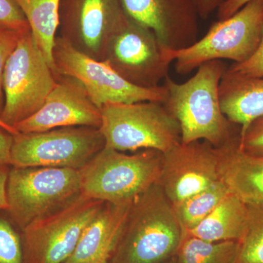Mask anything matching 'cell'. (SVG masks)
Returning a JSON list of instances; mask_svg holds the SVG:
<instances>
[{"mask_svg": "<svg viewBox=\"0 0 263 263\" xmlns=\"http://www.w3.org/2000/svg\"><path fill=\"white\" fill-rule=\"evenodd\" d=\"M227 70L222 60L205 62L186 82L176 83L170 76L164 80L167 95L164 105L179 123L181 143L206 141L221 147L236 133L233 123L223 114L219 84Z\"/></svg>", "mask_w": 263, "mask_h": 263, "instance_id": "cell-1", "label": "cell"}, {"mask_svg": "<svg viewBox=\"0 0 263 263\" xmlns=\"http://www.w3.org/2000/svg\"><path fill=\"white\" fill-rule=\"evenodd\" d=\"M183 230L159 183L132 202L110 263H164L176 257Z\"/></svg>", "mask_w": 263, "mask_h": 263, "instance_id": "cell-2", "label": "cell"}, {"mask_svg": "<svg viewBox=\"0 0 263 263\" xmlns=\"http://www.w3.org/2000/svg\"><path fill=\"white\" fill-rule=\"evenodd\" d=\"M162 165L159 151L128 155L105 146L80 170L81 193L103 202L131 203L158 183Z\"/></svg>", "mask_w": 263, "mask_h": 263, "instance_id": "cell-3", "label": "cell"}, {"mask_svg": "<svg viewBox=\"0 0 263 263\" xmlns=\"http://www.w3.org/2000/svg\"><path fill=\"white\" fill-rule=\"evenodd\" d=\"M263 29V0H252L229 18L215 22L187 48L167 49L177 73L184 76L212 60L240 63L258 47Z\"/></svg>", "mask_w": 263, "mask_h": 263, "instance_id": "cell-4", "label": "cell"}, {"mask_svg": "<svg viewBox=\"0 0 263 263\" xmlns=\"http://www.w3.org/2000/svg\"><path fill=\"white\" fill-rule=\"evenodd\" d=\"M101 110L99 129L108 148L123 152L154 149L164 153L181 142L179 123L163 103H111Z\"/></svg>", "mask_w": 263, "mask_h": 263, "instance_id": "cell-5", "label": "cell"}, {"mask_svg": "<svg viewBox=\"0 0 263 263\" xmlns=\"http://www.w3.org/2000/svg\"><path fill=\"white\" fill-rule=\"evenodd\" d=\"M81 193L80 170L10 166L7 183L8 212L22 230Z\"/></svg>", "mask_w": 263, "mask_h": 263, "instance_id": "cell-6", "label": "cell"}, {"mask_svg": "<svg viewBox=\"0 0 263 263\" xmlns=\"http://www.w3.org/2000/svg\"><path fill=\"white\" fill-rule=\"evenodd\" d=\"M57 76L79 81L89 98L102 109L111 103L155 101L164 103L167 90L164 85L143 88L126 80L106 60L86 54L64 37H57L53 48Z\"/></svg>", "mask_w": 263, "mask_h": 263, "instance_id": "cell-7", "label": "cell"}, {"mask_svg": "<svg viewBox=\"0 0 263 263\" xmlns=\"http://www.w3.org/2000/svg\"><path fill=\"white\" fill-rule=\"evenodd\" d=\"M57 83V76L32 32L25 33L5 67V104L0 119L14 129L15 124L39 110Z\"/></svg>", "mask_w": 263, "mask_h": 263, "instance_id": "cell-8", "label": "cell"}, {"mask_svg": "<svg viewBox=\"0 0 263 263\" xmlns=\"http://www.w3.org/2000/svg\"><path fill=\"white\" fill-rule=\"evenodd\" d=\"M155 33L123 13L107 40L103 60L133 84L156 88L173 63Z\"/></svg>", "mask_w": 263, "mask_h": 263, "instance_id": "cell-9", "label": "cell"}, {"mask_svg": "<svg viewBox=\"0 0 263 263\" xmlns=\"http://www.w3.org/2000/svg\"><path fill=\"white\" fill-rule=\"evenodd\" d=\"M105 202L81 193L22 230L24 263H65Z\"/></svg>", "mask_w": 263, "mask_h": 263, "instance_id": "cell-10", "label": "cell"}, {"mask_svg": "<svg viewBox=\"0 0 263 263\" xmlns=\"http://www.w3.org/2000/svg\"><path fill=\"white\" fill-rule=\"evenodd\" d=\"M105 146L100 129L57 128L41 133L13 136L12 167L82 169Z\"/></svg>", "mask_w": 263, "mask_h": 263, "instance_id": "cell-11", "label": "cell"}, {"mask_svg": "<svg viewBox=\"0 0 263 263\" xmlns=\"http://www.w3.org/2000/svg\"><path fill=\"white\" fill-rule=\"evenodd\" d=\"M219 180L218 148L206 141L181 142L162 153L158 183L172 205Z\"/></svg>", "mask_w": 263, "mask_h": 263, "instance_id": "cell-12", "label": "cell"}, {"mask_svg": "<svg viewBox=\"0 0 263 263\" xmlns=\"http://www.w3.org/2000/svg\"><path fill=\"white\" fill-rule=\"evenodd\" d=\"M102 110L89 98L82 85L70 77L60 76L55 87L39 110L18 123V133H41L69 127L100 128Z\"/></svg>", "mask_w": 263, "mask_h": 263, "instance_id": "cell-13", "label": "cell"}, {"mask_svg": "<svg viewBox=\"0 0 263 263\" xmlns=\"http://www.w3.org/2000/svg\"><path fill=\"white\" fill-rule=\"evenodd\" d=\"M129 18L155 33L171 50L192 46L197 41L198 12L194 0H119Z\"/></svg>", "mask_w": 263, "mask_h": 263, "instance_id": "cell-14", "label": "cell"}, {"mask_svg": "<svg viewBox=\"0 0 263 263\" xmlns=\"http://www.w3.org/2000/svg\"><path fill=\"white\" fill-rule=\"evenodd\" d=\"M124 13L119 0H62L60 24L65 35L81 39L86 54L103 60L107 40Z\"/></svg>", "mask_w": 263, "mask_h": 263, "instance_id": "cell-15", "label": "cell"}, {"mask_svg": "<svg viewBox=\"0 0 263 263\" xmlns=\"http://www.w3.org/2000/svg\"><path fill=\"white\" fill-rule=\"evenodd\" d=\"M131 204L105 202L85 228L73 253L65 263H110Z\"/></svg>", "mask_w": 263, "mask_h": 263, "instance_id": "cell-16", "label": "cell"}, {"mask_svg": "<svg viewBox=\"0 0 263 263\" xmlns=\"http://www.w3.org/2000/svg\"><path fill=\"white\" fill-rule=\"evenodd\" d=\"M239 137L218 147L220 180L249 206L263 208V157L240 149Z\"/></svg>", "mask_w": 263, "mask_h": 263, "instance_id": "cell-17", "label": "cell"}, {"mask_svg": "<svg viewBox=\"0 0 263 263\" xmlns=\"http://www.w3.org/2000/svg\"><path fill=\"white\" fill-rule=\"evenodd\" d=\"M221 110L240 134L263 116V77L248 78L224 72L219 84Z\"/></svg>", "mask_w": 263, "mask_h": 263, "instance_id": "cell-18", "label": "cell"}, {"mask_svg": "<svg viewBox=\"0 0 263 263\" xmlns=\"http://www.w3.org/2000/svg\"><path fill=\"white\" fill-rule=\"evenodd\" d=\"M248 219V205L230 192L205 219L183 235L209 242H240L247 232Z\"/></svg>", "mask_w": 263, "mask_h": 263, "instance_id": "cell-19", "label": "cell"}, {"mask_svg": "<svg viewBox=\"0 0 263 263\" xmlns=\"http://www.w3.org/2000/svg\"><path fill=\"white\" fill-rule=\"evenodd\" d=\"M28 22L38 48L54 71L53 48L60 27L62 0H15ZM57 75V74H56Z\"/></svg>", "mask_w": 263, "mask_h": 263, "instance_id": "cell-20", "label": "cell"}, {"mask_svg": "<svg viewBox=\"0 0 263 263\" xmlns=\"http://www.w3.org/2000/svg\"><path fill=\"white\" fill-rule=\"evenodd\" d=\"M240 250L239 241L209 242L183 235L176 259L177 263H238Z\"/></svg>", "mask_w": 263, "mask_h": 263, "instance_id": "cell-21", "label": "cell"}, {"mask_svg": "<svg viewBox=\"0 0 263 263\" xmlns=\"http://www.w3.org/2000/svg\"><path fill=\"white\" fill-rule=\"evenodd\" d=\"M229 193L226 185L219 180L200 193L173 205L183 233L198 226Z\"/></svg>", "mask_w": 263, "mask_h": 263, "instance_id": "cell-22", "label": "cell"}, {"mask_svg": "<svg viewBox=\"0 0 263 263\" xmlns=\"http://www.w3.org/2000/svg\"><path fill=\"white\" fill-rule=\"evenodd\" d=\"M248 226L238 263H263V208L249 206Z\"/></svg>", "mask_w": 263, "mask_h": 263, "instance_id": "cell-23", "label": "cell"}, {"mask_svg": "<svg viewBox=\"0 0 263 263\" xmlns=\"http://www.w3.org/2000/svg\"><path fill=\"white\" fill-rule=\"evenodd\" d=\"M7 210H0V263H24L23 237Z\"/></svg>", "mask_w": 263, "mask_h": 263, "instance_id": "cell-24", "label": "cell"}, {"mask_svg": "<svg viewBox=\"0 0 263 263\" xmlns=\"http://www.w3.org/2000/svg\"><path fill=\"white\" fill-rule=\"evenodd\" d=\"M24 34L0 26V115L5 104L3 82L5 67Z\"/></svg>", "mask_w": 263, "mask_h": 263, "instance_id": "cell-25", "label": "cell"}, {"mask_svg": "<svg viewBox=\"0 0 263 263\" xmlns=\"http://www.w3.org/2000/svg\"><path fill=\"white\" fill-rule=\"evenodd\" d=\"M239 147L248 155L263 157V116L252 121L240 134Z\"/></svg>", "mask_w": 263, "mask_h": 263, "instance_id": "cell-26", "label": "cell"}, {"mask_svg": "<svg viewBox=\"0 0 263 263\" xmlns=\"http://www.w3.org/2000/svg\"><path fill=\"white\" fill-rule=\"evenodd\" d=\"M0 26L17 32H30L27 18L15 0H0Z\"/></svg>", "mask_w": 263, "mask_h": 263, "instance_id": "cell-27", "label": "cell"}, {"mask_svg": "<svg viewBox=\"0 0 263 263\" xmlns=\"http://www.w3.org/2000/svg\"><path fill=\"white\" fill-rule=\"evenodd\" d=\"M227 72L243 77H263V29L258 47L248 60L240 63H233Z\"/></svg>", "mask_w": 263, "mask_h": 263, "instance_id": "cell-28", "label": "cell"}, {"mask_svg": "<svg viewBox=\"0 0 263 263\" xmlns=\"http://www.w3.org/2000/svg\"><path fill=\"white\" fill-rule=\"evenodd\" d=\"M13 136L9 131L0 127V167L10 165Z\"/></svg>", "mask_w": 263, "mask_h": 263, "instance_id": "cell-29", "label": "cell"}, {"mask_svg": "<svg viewBox=\"0 0 263 263\" xmlns=\"http://www.w3.org/2000/svg\"><path fill=\"white\" fill-rule=\"evenodd\" d=\"M250 1L252 0H226L216 11L218 20L229 18Z\"/></svg>", "mask_w": 263, "mask_h": 263, "instance_id": "cell-30", "label": "cell"}, {"mask_svg": "<svg viewBox=\"0 0 263 263\" xmlns=\"http://www.w3.org/2000/svg\"><path fill=\"white\" fill-rule=\"evenodd\" d=\"M226 0H194L196 5L199 16L207 18L214 12L217 11Z\"/></svg>", "mask_w": 263, "mask_h": 263, "instance_id": "cell-31", "label": "cell"}, {"mask_svg": "<svg viewBox=\"0 0 263 263\" xmlns=\"http://www.w3.org/2000/svg\"><path fill=\"white\" fill-rule=\"evenodd\" d=\"M10 166L0 167V210L8 209L7 199V183Z\"/></svg>", "mask_w": 263, "mask_h": 263, "instance_id": "cell-32", "label": "cell"}, {"mask_svg": "<svg viewBox=\"0 0 263 263\" xmlns=\"http://www.w3.org/2000/svg\"><path fill=\"white\" fill-rule=\"evenodd\" d=\"M0 127H2L3 128H4V129H7V130L9 131L10 133H11L13 135H15L18 133V132L15 130V129H13V128L9 127V126L7 125L5 123L3 122V121H2V119H0Z\"/></svg>", "mask_w": 263, "mask_h": 263, "instance_id": "cell-33", "label": "cell"}, {"mask_svg": "<svg viewBox=\"0 0 263 263\" xmlns=\"http://www.w3.org/2000/svg\"><path fill=\"white\" fill-rule=\"evenodd\" d=\"M164 263H177V262H176V257H175L174 258L169 259V260L166 261V262Z\"/></svg>", "mask_w": 263, "mask_h": 263, "instance_id": "cell-34", "label": "cell"}]
</instances>
